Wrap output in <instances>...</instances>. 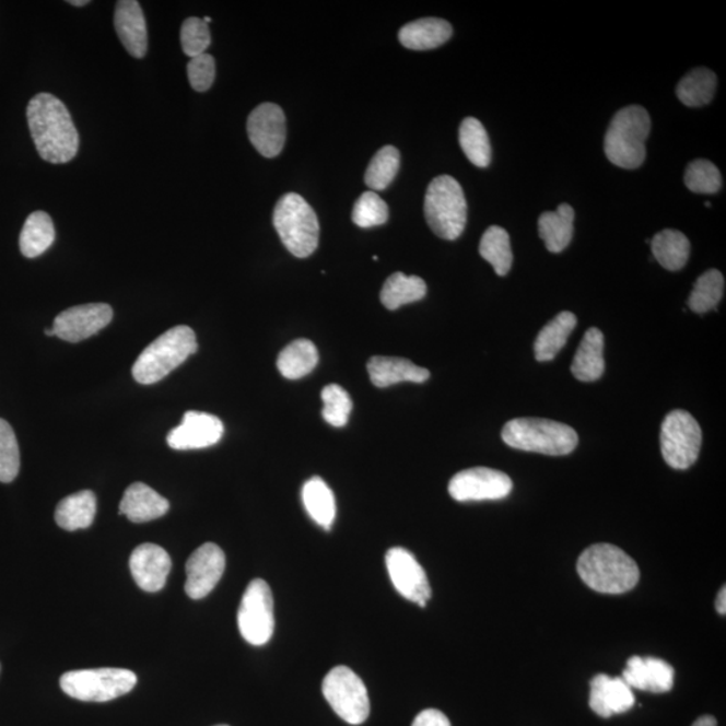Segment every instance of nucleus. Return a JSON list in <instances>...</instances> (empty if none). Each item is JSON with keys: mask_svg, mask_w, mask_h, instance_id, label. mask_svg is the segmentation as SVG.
Returning <instances> with one entry per match:
<instances>
[{"mask_svg": "<svg viewBox=\"0 0 726 726\" xmlns=\"http://www.w3.org/2000/svg\"><path fill=\"white\" fill-rule=\"evenodd\" d=\"M273 226L284 247L298 259H306L318 248V216L306 199L296 192H289L279 199L274 207Z\"/></svg>", "mask_w": 726, "mask_h": 726, "instance_id": "423d86ee", "label": "nucleus"}, {"mask_svg": "<svg viewBox=\"0 0 726 726\" xmlns=\"http://www.w3.org/2000/svg\"><path fill=\"white\" fill-rule=\"evenodd\" d=\"M226 566L225 553L219 544L208 542L199 547L186 562L187 596L192 600L207 597L220 583Z\"/></svg>", "mask_w": 726, "mask_h": 726, "instance_id": "2eb2a0df", "label": "nucleus"}, {"mask_svg": "<svg viewBox=\"0 0 726 726\" xmlns=\"http://www.w3.org/2000/svg\"><path fill=\"white\" fill-rule=\"evenodd\" d=\"M324 695L333 712L351 725L366 722L371 713L367 689L362 679L347 666H337L326 676Z\"/></svg>", "mask_w": 726, "mask_h": 726, "instance_id": "1a4fd4ad", "label": "nucleus"}, {"mask_svg": "<svg viewBox=\"0 0 726 726\" xmlns=\"http://www.w3.org/2000/svg\"><path fill=\"white\" fill-rule=\"evenodd\" d=\"M248 137L262 156L274 157L284 149L286 121L283 109L273 103H262L248 117Z\"/></svg>", "mask_w": 726, "mask_h": 726, "instance_id": "dca6fc26", "label": "nucleus"}, {"mask_svg": "<svg viewBox=\"0 0 726 726\" xmlns=\"http://www.w3.org/2000/svg\"><path fill=\"white\" fill-rule=\"evenodd\" d=\"M692 726H717V719L713 716L700 717Z\"/></svg>", "mask_w": 726, "mask_h": 726, "instance_id": "de8ad7c7", "label": "nucleus"}, {"mask_svg": "<svg viewBox=\"0 0 726 726\" xmlns=\"http://www.w3.org/2000/svg\"><path fill=\"white\" fill-rule=\"evenodd\" d=\"M21 455L15 433L8 421L0 419V482L10 483L20 473Z\"/></svg>", "mask_w": 726, "mask_h": 726, "instance_id": "79ce46f5", "label": "nucleus"}, {"mask_svg": "<svg viewBox=\"0 0 726 726\" xmlns=\"http://www.w3.org/2000/svg\"><path fill=\"white\" fill-rule=\"evenodd\" d=\"M69 4L75 5V8H81V5H85L90 2L87 0H69Z\"/></svg>", "mask_w": 726, "mask_h": 726, "instance_id": "09e8293b", "label": "nucleus"}, {"mask_svg": "<svg viewBox=\"0 0 726 726\" xmlns=\"http://www.w3.org/2000/svg\"><path fill=\"white\" fill-rule=\"evenodd\" d=\"M655 260L669 271H679L689 260L690 243L682 232L665 230L652 239Z\"/></svg>", "mask_w": 726, "mask_h": 726, "instance_id": "2f4dec72", "label": "nucleus"}, {"mask_svg": "<svg viewBox=\"0 0 726 726\" xmlns=\"http://www.w3.org/2000/svg\"><path fill=\"white\" fill-rule=\"evenodd\" d=\"M400 168V151L385 145L373 156L365 174V184L373 190H385L394 182Z\"/></svg>", "mask_w": 726, "mask_h": 726, "instance_id": "4c0bfd02", "label": "nucleus"}, {"mask_svg": "<svg viewBox=\"0 0 726 726\" xmlns=\"http://www.w3.org/2000/svg\"><path fill=\"white\" fill-rule=\"evenodd\" d=\"M238 629L245 641L262 646L271 641L274 631L273 596L261 578L251 579L239 605Z\"/></svg>", "mask_w": 726, "mask_h": 726, "instance_id": "9b49d317", "label": "nucleus"}, {"mask_svg": "<svg viewBox=\"0 0 726 726\" xmlns=\"http://www.w3.org/2000/svg\"><path fill=\"white\" fill-rule=\"evenodd\" d=\"M198 349L195 331L187 326H177L162 333L142 351L132 366L137 383H160L182 365Z\"/></svg>", "mask_w": 726, "mask_h": 726, "instance_id": "20e7f679", "label": "nucleus"}, {"mask_svg": "<svg viewBox=\"0 0 726 726\" xmlns=\"http://www.w3.org/2000/svg\"><path fill=\"white\" fill-rule=\"evenodd\" d=\"M115 28L122 46L134 58L148 55V23L137 0H120L115 9Z\"/></svg>", "mask_w": 726, "mask_h": 726, "instance_id": "412c9836", "label": "nucleus"}, {"mask_svg": "<svg viewBox=\"0 0 726 726\" xmlns=\"http://www.w3.org/2000/svg\"><path fill=\"white\" fill-rule=\"evenodd\" d=\"M479 254L493 266L497 277H506L513 266V250L508 233L501 226H490L480 239Z\"/></svg>", "mask_w": 726, "mask_h": 726, "instance_id": "c9c22d12", "label": "nucleus"}, {"mask_svg": "<svg viewBox=\"0 0 726 726\" xmlns=\"http://www.w3.org/2000/svg\"><path fill=\"white\" fill-rule=\"evenodd\" d=\"M702 431L692 414L672 411L666 415L660 429V450L675 470H688L699 459Z\"/></svg>", "mask_w": 726, "mask_h": 726, "instance_id": "9d476101", "label": "nucleus"}, {"mask_svg": "<svg viewBox=\"0 0 726 726\" xmlns=\"http://www.w3.org/2000/svg\"><path fill=\"white\" fill-rule=\"evenodd\" d=\"M453 37V26L441 17H421L408 23L398 33L403 48L411 50H432L438 48Z\"/></svg>", "mask_w": 726, "mask_h": 726, "instance_id": "b1692460", "label": "nucleus"}, {"mask_svg": "<svg viewBox=\"0 0 726 726\" xmlns=\"http://www.w3.org/2000/svg\"><path fill=\"white\" fill-rule=\"evenodd\" d=\"M412 726H450V723L441 711L425 710L418 714Z\"/></svg>", "mask_w": 726, "mask_h": 726, "instance_id": "a18cd8bd", "label": "nucleus"}, {"mask_svg": "<svg viewBox=\"0 0 726 726\" xmlns=\"http://www.w3.org/2000/svg\"><path fill=\"white\" fill-rule=\"evenodd\" d=\"M684 185L696 195H716L722 189L723 178L711 161L696 160L684 173Z\"/></svg>", "mask_w": 726, "mask_h": 726, "instance_id": "58836bf2", "label": "nucleus"}, {"mask_svg": "<svg viewBox=\"0 0 726 726\" xmlns=\"http://www.w3.org/2000/svg\"><path fill=\"white\" fill-rule=\"evenodd\" d=\"M302 497L304 507L316 524L325 530L332 528L337 515L336 496L325 480L314 477L303 485Z\"/></svg>", "mask_w": 726, "mask_h": 726, "instance_id": "c85d7f7f", "label": "nucleus"}, {"mask_svg": "<svg viewBox=\"0 0 726 726\" xmlns=\"http://www.w3.org/2000/svg\"><path fill=\"white\" fill-rule=\"evenodd\" d=\"M224 431V424L216 415L189 411L182 423L168 433L167 444L177 450L208 448L221 441Z\"/></svg>", "mask_w": 726, "mask_h": 726, "instance_id": "f3484780", "label": "nucleus"}, {"mask_svg": "<svg viewBox=\"0 0 726 726\" xmlns=\"http://www.w3.org/2000/svg\"><path fill=\"white\" fill-rule=\"evenodd\" d=\"M187 78H189L192 90L197 92H207L214 83L215 62L214 58L208 52L191 58L187 63Z\"/></svg>", "mask_w": 726, "mask_h": 726, "instance_id": "c03bdc74", "label": "nucleus"}, {"mask_svg": "<svg viewBox=\"0 0 726 726\" xmlns=\"http://www.w3.org/2000/svg\"><path fill=\"white\" fill-rule=\"evenodd\" d=\"M716 610L719 614L726 613V589L723 587L722 590H719L716 599Z\"/></svg>", "mask_w": 726, "mask_h": 726, "instance_id": "49530a36", "label": "nucleus"}, {"mask_svg": "<svg viewBox=\"0 0 726 726\" xmlns=\"http://www.w3.org/2000/svg\"><path fill=\"white\" fill-rule=\"evenodd\" d=\"M576 325V315L570 312L561 313L554 319L550 320L536 339V360L540 362L554 360L555 355L564 349L567 338L571 337Z\"/></svg>", "mask_w": 726, "mask_h": 726, "instance_id": "cd10ccee", "label": "nucleus"}, {"mask_svg": "<svg viewBox=\"0 0 726 726\" xmlns=\"http://www.w3.org/2000/svg\"><path fill=\"white\" fill-rule=\"evenodd\" d=\"M180 44L187 57L195 58L204 55L212 44L209 25L199 17H189L182 25Z\"/></svg>", "mask_w": 726, "mask_h": 726, "instance_id": "37998d69", "label": "nucleus"}, {"mask_svg": "<svg viewBox=\"0 0 726 726\" xmlns=\"http://www.w3.org/2000/svg\"><path fill=\"white\" fill-rule=\"evenodd\" d=\"M652 119L641 105H630L613 116L605 139V151L612 165L625 169L641 167L646 161V140Z\"/></svg>", "mask_w": 726, "mask_h": 726, "instance_id": "7ed1b4c3", "label": "nucleus"}, {"mask_svg": "<svg viewBox=\"0 0 726 726\" xmlns=\"http://www.w3.org/2000/svg\"><path fill=\"white\" fill-rule=\"evenodd\" d=\"M725 291V279L717 269H711L696 279L692 294L689 296V308L695 314H705L716 308L722 302Z\"/></svg>", "mask_w": 726, "mask_h": 726, "instance_id": "e433bc0d", "label": "nucleus"}, {"mask_svg": "<svg viewBox=\"0 0 726 726\" xmlns=\"http://www.w3.org/2000/svg\"><path fill=\"white\" fill-rule=\"evenodd\" d=\"M56 231L51 216L45 212H34L27 216L21 232L20 248L27 259L45 254L55 243Z\"/></svg>", "mask_w": 726, "mask_h": 726, "instance_id": "7c9ffc66", "label": "nucleus"}, {"mask_svg": "<svg viewBox=\"0 0 726 726\" xmlns=\"http://www.w3.org/2000/svg\"><path fill=\"white\" fill-rule=\"evenodd\" d=\"M675 669L667 661L647 657H632L623 671V681L631 689L649 693H667L675 684Z\"/></svg>", "mask_w": 726, "mask_h": 726, "instance_id": "aec40b11", "label": "nucleus"}, {"mask_svg": "<svg viewBox=\"0 0 726 726\" xmlns=\"http://www.w3.org/2000/svg\"><path fill=\"white\" fill-rule=\"evenodd\" d=\"M45 333L48 337H56L55 330H52V329H46Z\"/></svg>", "mask_w": 726, "mask_h": 726, "instance_id": "8fccbe9b", "label": "nucleus"}, {"mask_svg": "<svg viewBox=\"0 0 726 726\" xmlns=\"http://www.w3.org/2000/svg\"><path fill=\"white\" fill-rule=\"evenodd\" d=\"M634 705V692L622 677L599 675L590 681L589 706L597 716L612 717L629 712Z\"/></svg>", "mask_w": 726, "mask_h": 726, "instance_id": "6ab92c4d", "label": "nucleus"}, {"mask_svg": "<svg viewBox=\"0 0 726 726\" xmlns=\"http://www.w3.org/2000/svg\"><path fill=\"white\" fill-rule=\"evenodd\" d=\"M318 362L319 354L315 344L308 339H296L281 351L277 365L281 376L298 379L308 376Z\"/></svg>", "mask_w": 726, "mask_h": 726, "instance_id": "c756f323", "label": "nucleus"}, {"mask_svg": "<svg viewBox=\"0 0 726 726\" xmlns=\"http://www.w3.org/2000/svg\"><path fill=\"white\" fill-rule=\"evenodd\" d=\"M605 336L593 327L587 330L573 359L571 371L582 383H594L605 373Z\"/></svg>", "mask_w": 726, "mask_h": 726, "instance_id": "393cba45", "label": "nucleus"}, {"mask_svg": "<svg viewBox=\"0 0 726 726\" xmlns=\"http://www.w3.org/2000/svg\"><path fill=\"white\" fill-rule=\"evenodd\" d=\"M324 400V419L332 426L342 429L349 423L350 413L353 411V401L347 390L337 384L327 385L321 390Z\"/></svg>", "mask_w": 726, "mask_h": 726, "instance_id": "ea45409f", "label": "nucleus"}, {"mask_svg": "<svg viewBox=\"0 0 726 726\" xmlns=\"http://www.w3.org/2000/svg\"><path fill=\"white\" fill-rule=\"evenodd\" d=\"M386 567L398 594L421 608L429 605L432 597L429 577L409 550L389 549L386 553Z\"/></svg>", "mask_w": 726, "mask_h": 726, "instance_id": "ddd939ff", "label": "nucleus"}, {"mask_svg": "<svg viewBox=\"0 0 726 726\" xmlns=\"http://www.w3.org/2000/svg\"><path fill=\"white\" fill-rule=\"evenodd\" d=\"M389 216L388 204L374 191H366L356 199L351 219L356 226L367 227L386 224Z\"/></svg>", "mask_w": 726, "mask_h": 726, "instance_id": "a19ab883", "label": "nucleus"}, {"mask_svg": "<svg viewBox=\"0 0 726 726\" xmlns=\"http://www.w3.org/2000/svg\"><path fill=\"white\" fill-rule=\"evenodd\" d=\"M573 221H575V210L567 203L560 204L555 212L541 214L538 220V232L549 251L561 254L571 244Z\"/></svg>", "mask_w": 726, "mask_h": 726, "instance_id": "bb28decb", "label": "nucleus"}, {"mask_svg": "<svg viewBox=\"0 0 726 726\" xmlns=\"http://www.w3.org/2000/svg\"><path fill=\"white\" fill-rule=\"evenodd\" d=\"M35 149L44 161L62 165L78 155L80 138L66 104L50 93H39L27 107Z\"/></svg>", "mask_w": 726, "mask_h": 726, "instance_id": "f257e3e1", "label": "nucleus"}, {"mask_svg": "<svg viewBox=\"0 0 726 726\" xmlns=\"http://www.w3.org/2000/svg\"><path fill=\"white\" fill-rule=\"evenodd\" d=\"M138 677L127 669L75 670L60 679L63 693L84 702H108L128 694L137 687Z\"/></svg>", "mask_w": 726, "mask_h": 726, "instance_id": "6e6552de", "label": "nucleus"}, {"mask_svg": "<svg viewBox=\"0 0 726 726\" xmlns=\"http://www.w3.org/2000/svg\"><path fill=\"white\" fill-rule=\"evenodd\" d=\"M172 566V559L166 550L155 543L139 544L130 559L134 583L145 593H157L163 589Z\"/></svg>", "mask_w": 726, "mask_h": 726, "instance_id": "a211bd4d", "label": "nucleus"}, {"mask_svg": "<svg viewBox=\"0 0 726 726\" xmlns=\"http://www.w3.org/2000/svg\"><path fill=\"white\" fill-rule=\"evenodd\" d=\"M368 377L377 388H389L400 383L423 384L431 377L430 371L414 365L406 359L395 356H373L367 362Z\"/></svg>", "mask_w": 726, "mask_h": 726, "instance_id": "4be33fe9", "label": "nucleus"}, {"mask_svg": "<svg viewBox=\"0 0 726 726\" xmlns=\"http://www.w3.org/2000/svg\"><path fill=\"white\" fill-rule=\"evenodd\" d=\"M97 512L96 495L90 490L63 497L56 508V523L68 531L90 528Z\"/></svg>", "mask_w": 726, "mask_h": 726, "instance_id": "a878e982", "label": "nucleus"}, {"mask_svg": "<svg viewBox=\"0 0 726 726\" xmlns=\"http://www.w3.org/2000/svg\"><path fill=\"white\" fill-rule=\"evenodd\" d=\"M716 90V74L710 69L696 68L679 81L677 96L687 107L699 108L712 102Z\"/></svg>", "mask_w": 726, "mask_h": 726, "instance_id": "72a5a7b5", "label": "nucleus"}, {"mask_svg": "<svg viewBox=\"0 0 726 726\" xmlns=\"http://www.w3.org/2000/svg\"><path fill=\"white\" fill-rule=\"evenodd\" d=\"M503 442L508 447L550 456L573 453L578 435L570 425L547 419H514L503 426Z\"/></svg>", "mask_w": 726, "mask_h": 726, "instance_id": "39448f33", "label": "nucleus"}, {"mask_svg": "<svg viewBox=\"0 0 726 726\" xmlns=\"http://www.w3.org/2000/svg\"><path fill=\"white\" fill-rule=\"evenodd\" d=\"M219 726H227V725H219Z\"/></svg>", "mask_w": 726, "mask_h": 726, "instance_id": "603ef678", "label": "nucleus"}, {"mask_svg": "<svg viewBox=\"0 0 726 726\" xmlns=\"http://www.w3.org/2000/svg\"><path fill=\"white\" fill-rule=\"evenodd\" d=\"M113 318L114 309L109 304H83L58 315L51 329L62 341L78 343L105 329Z\"/></svg>", "mask_w": 726, "mask_h": 726, "instance_id": "4468645a", "label": "nucleus"}, {"mask_svg": "<svg viewBox=\"0 0 726 726\" xmlns=\"http://www.w3.org/2000/svg\"><path fill=\"white\" fill-rule=\"evenodd\" d=\"M579 578L599 594L622 595L640 583L634 559L610 543H596L584 550L577 561Z\"/></svg>", "mask_w": 726, "mask_h": 726, "instance_id": "f03ea898", "label": "nucleus"}, {"mask_svg": "<svg viewBox=\"0 0 726 726\" xmlns=\"http://www.w3.org/2000/svg\"><path fill=\"white\" fill-rule=\"evenodd\" d=\"M513 482L505 472L476 467L460 471L450 479L449 495L458 502L503 500L512 493Z\"/></svg>", "mask_w": 726, "mask_h": 726, "instance_id": "f8f14e48", "label": "nucleus"}, {"mask_svg": "<svg viewBox=\"0 0 726 726\" xmlns=\"http://www.w3.org/2000/svg\"><path fill=\"white\" fill-rule=\"evenodd\" d=\"M459 143L472 165L480 168L490 165L493 152H491L489 133L476 117H467L461 121Z\"/></svg>", "mask_w": 726, "mask_h": 726, "instance_id": "f704fd0d", "label": "nucleus"}, {"mask_svg": "<svg viewBox=\"0 0 726 726\" xmlns=\"http://www.w3.org/2000/svg\"><path fill=\"white\" fill-rule=\"evenodd\" d=\"M705 207H706V208H711V207H712V203H711V202H706V203H705Z\"/></svg>", "mask_w": 726, "mask_h": 726, "instance_id": "3c124183", "label": "nucleus"}, {"mask_svg": "<svg viewBox=\"0 0 726 726\" xmlns=\"http://www.w3.org/2000/svg\"><path fill=\"white\" fill-rule=\"evenodd\" d=\"M425 295L426 284L423 279L396 272L385 281L379 297L386 308L395 312L403 304L421 301Z\"/></svg>", "mask_w": 726, "mask_h": 726, "instance_id": "473e14b6", "label": "nucleus"}, {"mask_svg": "<svg viewBox=\"0 0 726 726\" xmlns=\"http://www.w3.org/2000/svg\"><path fill=\"white\" fill-rule=\"evenodd\" d=\"M424 214L437 237L454 242L465 232L467 202L458 180L449 175L433 179L426 189Z\"/></svg>", "mask_w": 726, "mask_h": 726, "instance_id": "0eeeda50", "label": "nucleus"}, {"mask_svg": "<svg viewBox=\"0 0 726 726\" xmlns=\"http://www.w3.org/2000/svg\"><path fill=\"white\" fill-rule=\"evenodd\" d=\"M168 508L169 503L166 497L157 494L150 485L137 482L122 495L119 512L131 523L143 524L163 517Z\"/></svg>", "mask_w": 726, "mask_h": 726, "instance_id": "5701e85b", "label": "nucleus"}]
</instances>
